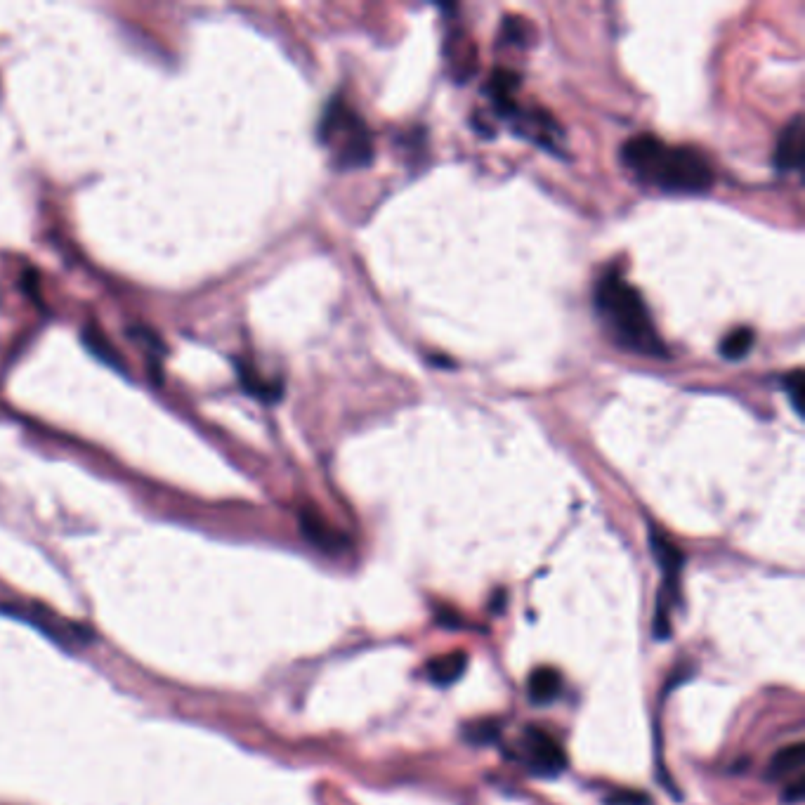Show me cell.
<instances>
[{"instance_id":"obj_1","label":"cell","mask_w":805,"mask_h":805,"mask_svg":"<svg viewBox=\"0 0 805 805\" xmlns=\"http://www.w3.org/2000/svg\"><path fill=\"white\" fill-rule=\"evenodd\" d=\"M621 161L645 185L669 194H704L713 185V168L692 147H671L652 135H636L621 147Z\"/></svg>"},{"instance_id":"obj_2","label":"cell","mask_w":805,"mask_h":805,"mask_svg":"<svg viewBox=\"0 0 805 805\" xmlns=\"http://www.w3.org/2000/svg\"><path fill=\"white\" fill-rule=\"evenodd\" d=\"M595 310L614 340L626 350L647 357H666L664 340L654 329L643 296L619 270H607L595 284Z\"/></svg>"},{"instance_id":"obj_3","label":"cell","mask_w":805,"mask_h":805,"mask_svg":"<svg viewBox=\"0 0 805 805\" xmlns=\"http://www.w3.org/2000/svg\"><path fill=\"white\" fill-rule=\"evenodd\" d=\"M319 140L331 149L333 166L338 170L364 168L373 161V137L371 130L362 121V116L348 102H329L319 121Z\"/></svg>"},{"instance_id":"obj_4","label":"cell","mask_w":805,"mask_h":805,"mask_svg":"<svg viewBox=\"0 0 805 805\" xmlns=\"http://www.w3.org/2000/svg\"><path fill=\"white\" fill-rule=\"evenodd\" d=\"M499 116L510 121V126L517 130V135L527 137L534 145H541L546 149H558L562 140V128L553 121V116L543 109H527L520 107L513 97H499L492 100Z\"/></svg>"},{"instance_id":"obj_5","label":"cell","mask_w":805,"mask_h":805,"mask_svg":"<svg viewBox=\"0 0 805 805\" xmlns=\"http://www.w3.org/2000/svg\"><path fill=\"white\" fill-rule=\"evenodd\" d=\"M525 761L527 768L534 772V775L541 777H555L565 770L567 765V754L562 749V744L555 739L551 732L539 730V728H529L525 735Z\"/></svg>"},{"instance_id":"obj_6","label":"cell","mask_w":805,"mask_h":805,"mask_svg":"<svg viewBox=\"0 0 805 805\" xmlns=\"http://www.w3.org/2000/svg\"><path fill=\"white\" fill-rule=\"evenodd\" d=\"M805 142H803V119L794 116L789 126L782 130L775 147V166L780 173H796L803 168Z\"/></svg>"},{"instance_id":"obj_7","label":"cell","mask_w":805,"mask_h":805,"mask_svg":"<svg viewBox=\"0 0 805 805\" xmlns=\"http://www.w3.org/2000/svg\"><path fill=\"white\" fill-rule=\"evenodd\" d=\"M300 529H303L307 541H312L314 546H319L322 551L336 553L345 546L343 536H340L322 515L314 513V510H303V513H300Z\"/></svg>"},{"instance_id":"obj_8","label":"cell","mask_w":805,"mask_h":805,"mask_svg":"<svg viewBox=\"0 0 805 805\" xmlns=\"http://www.w3.org/2000/svg\"><path fill=\"white\" fill-rule=\"evenodd\" d=\"M803 761H805V746L803 742H794L772 756L768 777L775 782H789L794 777L803 775Z\"/></svg>"},{"instance_id":"obj_9","label":"cell","mask_w":805,"mask_h":805,"mask_svg":"<svg viewBox=\"0 0 805 805\" xmlns=\"http://www.w3.org/2000/svg\"><path fill=\"white\" fill-rule=\"evenodd\" d=\"M466 666H468V654L463 650H454V652L442 654V657H435L433 661H430L428 678L433 680L435 685L449 687L463 676Z\"/></svg>"},{"instance_id":"obj_10","label":"cell","mask_w":805,"mask_h":805,"mask_svg":"<svg viewBox=\"0 0 805 805\" xmlns=\"http://www.w3.org/2000/svg\"><path fill=\"white\" fill-rule=\"evenodd\" d=\"M560 687H562L560 673L555 669H551V666L536 669L527 680L529 699H532V702L539 704V706H546V704L555 702V699H558V695H560Z\"/></svg>"},{"instance_id":"obj_11","label":"cell","mask_w":805,"mask_h":805,"mask_svg":"<svg viewBox=\"0 0 805 805\" xmlns=\"http://www.w3.org/2000/svg\"><path fill=\"white\" fill-rule=\"evenodd\" d=\"M83 345L88 348L93 355L100 359V362L109 364L111 369H121L123 371V357L121 352L109 343V338L104 336V331L97 324L83 326Z\"/></svg>"},{"instance_id":"obj_12","label":"cell","mask_w":805,"mask_h":805,"mask_svg":"<svg viewBox=\"0 0 805 805\" xmlns=\"http://www.w3.org/2000/svg\"><path fill=\"white\" fill-rule=\"evenodd\" d=\"M237 371H239V381L246 388V392H251L253 397L263 399V402H277V399L281 397V392H284L279 381L277 383L265 381V378L260 376V373L255 371L251 364H237Z\"/></svg>"},{"instance_id":"obj_13","label":"cell","mask_w":805,"mask_h":805,"mask_svg":"<svg viewBox=\"0 0 805 805\" xmlns=\"http://www.w3.org/2000/svg\"><path fill=\"white\" fill-rule=\"evenodd\" d=\"M754 338H756V333L751 331L749 326H737L735 331H730L728 336L721 340L723 359H730V362H739V359L749 355V350L754 348Z\"/></svg>"},{"instance_id":"obj_14","label":"cell","mask_w":805,"mask_h":805,"mask_svg":"<svg viewBox=\"0 0 805 805\" xmlns=\"http://www.w3.org/2000/svg\"><path fill=\"white\" fill-rule=\"evenodd\" d=\"M782 388H784V392H787L791 407H794L796 414L803 416V397H805L803 373L798 371V369L787 373V376H784V381H782Z\"/></svg>"},{"instance_id":"obj_15","label":"cell","mask_w":805,"mask_h":805,"mask_svg":"<svg viewBox=\"0 0 805 805\" xmlns=\"http://www.w3.org/2000/svg\"><path fill=\"white\" fill-rule=\"evenodd\" d=\"M803 794H805V777L798 775L794 780L784 782V789H782V803L787 805H796L803 801Z\"/></svg>"},{"instance_id":"obj_16","label":"cell","mask_w":805,"mask_h":805,"mask_svg":"<svg viewBox=\"0 0 805 805\" xmlns=\"http://www.w3.org/2000/svg\"><path fill=\"white\" fill-rule=\"evenodd\" d=\"M522 26H525V22H506V36L510 38V41H515V43L525 41V31H522Z\"/></svg>"}]
</instances>
